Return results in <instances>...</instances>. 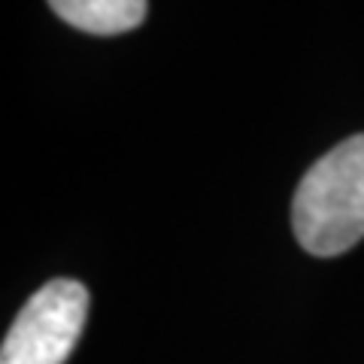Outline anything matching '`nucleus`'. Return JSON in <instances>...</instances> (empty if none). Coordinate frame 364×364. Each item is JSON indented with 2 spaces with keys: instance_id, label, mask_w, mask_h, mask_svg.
<instances>
[{
  "instance_id": "f257e3e1",
  "label": "nucleus",
  "mask_w": 364,
  "mask_h": 364,
  "mask_svg": "<svg viewBox=\"0 0 364 364\" xmlns=\"http://www.w3.org/2000/svg\"><path fill=\"white\" fill-rule=\"evenodd\" d=\"M291 228L310 255L334 258L364 237V134L306 170L291 200Z\"/></svg>"
},
{
  "instance_id": "f03ea898",
  "label": "nucleus",
  "mask_w": 364,
  "mask_h": 364,
  "mask_svg": "<svg viewBox=\"0 0 364 364\" xmlns=\"http://www.w3.org/2000/svg\"><path fill=\"white\" fill-rule=\"evenodd\" d=\"M88 289L76 279H49L9 325L0 364H64L82 337Z\"/></svg>"
},
{
  "instance_id": "7ed1b4c3",
  "label": "nucleus",
  "mask_w": 364,
  "mask_h": 364,
  "mask_svg": "<svg viewBox=\"0 0 364 364\" xmlns=\"http://www.w3.org/2000/svg\"><path fill=\"white\" fill-rule=\"evenodd\" d=\"M49 6L61 21L97 37L140 28L149 9L146 0H49Z\"/></svg>"
}]
</instances>
